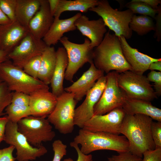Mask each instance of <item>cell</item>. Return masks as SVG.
<instances>
[{
	"label": "cell",
	"instance_id": "cell-1",
	"mask_svg": "<svg viewBox=\"0 0 161 161\" xmlns=\"http://www.w3.org/2000/svg\"><path fill=\"white\" fill-rule=\"evenodd\" d=\"M153 121L151 118L145 115L126 114L120 133L126 138L129 151L133 154L142 158L145 152L155 149L151 131Z\"/></svg>",
	"mask_w": 161,
	"mask_h": 161
},
{
	"label": "cell",
	"instance_id": "cell-2",
	"mask_svg": "<svg viewBox=\"0 0 161 161\" xmlns=\"http://www.w3.org/2000/svg\"><path fill=\"white\" fill-rule=\"evenodd\" d=\"M93 63L97 68L107 74L111 70L121 73L132 70L123 54L119 37L109 30L94 48Z\"/></svg>",
	"mask_w": 161,
	"mask_h": 161
},
{
	"label": "cell",
	"instance_id": "cell-3",
	"mask_svg": "<svg viewBox=\"0 0 161 161\" xmlns=\"http://www.w3.org/2000/svg\"><path fill=\"white\" fill-rule=\"evenodd\" d=\"M73 141L81 145V151L86 154L103 150L114 151L118 153L129 151V143L124 135L92 131L81 128Z\"/></svg>",
	"mask_w": 161,
	"mask_h": 161
},
{
	"label": "cell",
	"instance_id": "cell-4",
	"mask_svg": "<svg viewBox=\"0 0 161 161\" xmlns=\"http://www.w3.org/2000/svg\"><path fill=\"white\" fill-rule=\"evenodd\" d=\"M0 81L4 82L11 92H22L30 95L42 89L49 88L38 79L26 73L14 65L9 59L0 66Z\"/></svg>",
	"mask_w": 161,
	"mask_h": 161
},
{
	"label": "cell",
	"instance_id": "cell-5",
	"mask_svg": "<svg viewBox=\"0 0 161 161\" xmlns=\"http://www.w3.org/2000/svg\"><path fill=\"white\" fill-rule=\"evenodd\" d=\"M89 10L94 12L103 19L106 26L120 37L122 35L126 39L130 38L132 31L129 24L134 15L129 9L120 11L114 9L107 0H98L97 5Z\"/></svg>",
	"mask_w": 161,
	"mask_h": 161
},
{
	"label": "cell",
	"instance_id": "cell-6",
	"mask_svg": "<svg viewBox=\"0 0 161 161\" xmlns=\"http://www.w3.org/2000/svg\"><path fill=\"white\" fill-rule=\"evenodd\" d=\"M59 41L65 49L68 58L64 79L73 82L74 75L80 68L87 63H93L94 48L88 38H85L81 44L72 42L66 36H63Z\"/></svg>",
	"mask_w": 161,
	"mask_h": 161
},
{
	"label": "cell",
	"instance_id": "cell-7",
	"mask_svg": "<svg viewBox=\"0 0 161 161\" xmlns=\"http://www.w3.org/2000/svg\"><path fill=\"white\" fill-rule=\"evenodd\" d=\"M117 83L128 98L151 102L157 97L154 91L143 75L128 70L118 73Z\"/></svg>",
	"mask_w": 161,
	"mask_h": 161
},
{
	"label": "cell",
	"instance_id": "cell-8",
	"mask_svg": "<svg viewBox=\"0 0 161 161\" xmlns=\"http://www.w3.org/2000/svg\"><path fill=\"white\" fill-rule=\"evenodd\" d=\"M17 125L18 131L35 147L51 141L55 136L51 124L45 117L29 116L20 120Z\"/></svg>",
	"mask_w": 161,
	"mask_h": 161
},
{
	"label": "cell",
	"instance_id": "cell-9",
	"mask_svg": "<svg viewBox=\"0 0 161 161\" xmlns=\"http://www.w3.org/2000/svg\"><path fill=\"white\" fill-rule=\"evenodd\" d=\"M77 102L73 94L64 91L57 97L54 109L48 116L50 123L61 134H67L73 131Z\"/></svg>",
	"mask_w": 161,
	"mask_h": 161
},
{
	"label": "cell",
	"instance_id": "cell-10",
	"mask_svg": "<svg viewBox=\"0 0 161 161\" xmlns=\"http://www.w3.org/2000/svg\"><path fill=\"white\" fill-rule=\"evenodd\" d=\"M4 141L16 149V160L18 161L35 160L46 154L47 150L41 145L34 147L29 143L25 137L18 130L17 123L8 121L5 129Z\"/></svg>",
	"mask_w": 161,
	"mask_h": 161
},
{
	"label": "cell",
	"instance_id": "cell-11",
	"mask_svg": "<svg viewBox=\"0 0 161 161\" xmlns=\"http://www.w3.org/2000/svg\"><path fill=\"white\" fill-rule=\"evenodd\" d=\"M117 73L112 71L107 74L106 86L99 100L94 109V115L106 114L112 110L122 107L127 96L119 86Z\"/></svg>",
	"mask_w": 161,
	"mask_h": 161
},
{
	"label": "cell",
	"instance_id": "cell-12",
	"mask_svg": "<svg viewBox=\"0 0 161 161\" xmlns=\"http://www.w3.org/2000/svg\"><path fill=\"white\" fill-rule=\"evenodd\" d=\"M47 46L42 39L35 38L29 32L8 54V58L14 65L23 69L31 59L41 55Z\"/></svg>",
	"mask_w": 161,
	"mask_h": 161
},
{
	"label": "cell",
	"instance_id": "cell-13",
	"mask_svg": "<svg viewBox=\"0 0 161 161\" xmlns=\"http://www.w3.org/2000/svg\"><path fill=\"white\" fill-rule=\"evenodd\" d=\"M126 113L122 107L103 115H94L84 124L83 129L94 132L119 135Z\"/></svg>",
	"mask_w": 161,
	"mask_h": 161
},
{
	"label": "cell",
	"instance_id": "cell-14",
	"mask_svg": "<svg viewBox=\"0 0 161 161\" xmlns=\"http://www.w3.org/2000/svg\"><path fill=\"white\" fill-rule=\"evenodd\" d=\"M106 77L103 76L96 82L86 95L83 102L75 109L74 122L81 129L94 115V107L99 100L105 89Z\"/></svg>",
	"mask_w": 161,
	"mask_h": 161
},
{
	"label": "cell",
	"instance_id": "cell-15",
	"mask_svg": "<svg viewBox=\"0 0 161 161\" xmlns=\"http://www.w3.org/2000/svg\"><path fill=\"white\" fill-rule=\"evenodd\" d=\"M49 88L38 90L30 96L29 106L31 115L46 118L53 111L57 97L49 90Z\"/></svg>",
	"mask_w": 161,
	"mask_h": 161
},
{
	"label": "cell",
	"instance_id": "cell-16",
	"mask_svg": "<svg viewBox=\"0 0 161 161\" xmlns=\"http://www.w3.org/2000/svg\"><path fill=\"white\" fill-rule=\"evenodd\" d=\"M29 32L16 20L0 26V50L9 53Z\"/></svg>",
	"mask_w": 161,
	"mask_h": 161
},
{
	"label": "cell",
	"instance_id": "cell-17",
	"mask_svg": "<svg viewBox=\"0 0 161 161\" xmlns=\"http://www.w3.org/2000/svg\"><path fill=\"white\" fill-rule=\"evenodd\" d=\"M75 25L82 35L90 40L93 48L100 44L107 32L106 26L101 18L90 20L85 15H81L75 20Z\"/></svg>",
	"mask_w": 161,
	"mask_h": 161
},
{
	"label": "cell",
	"instance_id": "cell-18",
	"mask_svg": "<svg viewBox=\"0 0 161 161\" xmlns=\"http://www.w3.org/2000/svg\"><path fill=\"white\" fill-rule=\"evenodd\" d=\"M124 56L132 69L131 71L139 75H143L148 69L152 62L161 61V59L152 58L139 52L132 47L123 36L119 37Z\"/></svg>",
	"mask_w": 161,
	"mask_h": 161
},
{
	"label": "cell",
	"instance_id": "cell-19",
	"mask_svg": "<svg viewBox=\"0 0 161 161\" xmlns=\"http://www.w3.org/2000/svg\"><path fill=\"white\" fill-rule=\"evenodd\" d=\"M104 72L97 68L93 63L77 81L64 88V91L73 94L77 101L81 100L94 86L96 81L104 76Z\"/></svg>",
	"mask_w": 161,
	"mask_h": 161
},
{
	"label": "cell",
	"instance_id": "cell-20",
	"mask_svg": "<svg viewBox=\"0 0 161 161\" xmlns=\"http://www.w3.org/2000/svg\"><path fill=\"white\" fill-rule=\"evenodd\" d=\"M54 19L52 15L48 0H41L38 10L29 22V32L35 38L42 39L46 34Z\"/></svg>",
	"mask_w": 161,
	"mask_h": 161
},
{
	"label": "cell",
	"instance_id": "cell-21",
	"mask_svg": "<svg viewBox=\"0 0 161 161\" xmlns=\"http://www.w3.org/2000/svg\"><path fill=\"white\" fill-rule=\"evenodd\" d=\"M81 15L79 13L66 19L54 18L49 29L42 39L46 45L49 47L55 45L63 36L64 33L76 30L75 22Z\"/></svg>",
	"mask_w": 161,
	"mask_h": 161
},
{
	"label": "cell",
	"instance_id": "cell-22",
	"mask_svg": "<svg viewBox=\"0 0 161 161\" xmlns=\"http://www.w3.org/2000/svg\"><path fill=\"white\" fill-rule=\"evenodd\" d=\"M56 63L50 82L52 92L57 97L64 92L63 82L68 64L66 50L64 47H59L56 51Z\"/></svg>",
	"mask_w": 161,
	"mask_h": 161
},
{
	"label": "cell",
	"instance_id": "cell-23",
	"mask_svg": "<svg viewBox=\"0 0 161 161\" xmlns=\"http://www.w3.org/2000/svg\"><path fill=\"white\" fill-rule=\"evenodd\" d=\"M122 108L126 114H142L152 120L161 122V109L154 106L150 102L127 97Z\"/></svg>",
	"mask_w": 161,
	"mask_h": 161
},
{
	"label": "cell",
	"instance_id": "cell-24",
	"mask_svg": "<svg viewBox=\"0 0 161 161\" xmlns=\"http://www.w3.org/2000/svg\"><path fill=\"white\" fill-rule=\"evenodd\" d=\"M56 51L52 46H47L41 55L38 78L45 84H50L56 63Z\"/></svg>",
	"mask_w": 161,
	"mask_h": 161
},
{
	"label": "cell",
	"instance_id": "cell-25",
	"mask_svg": "<svg viewBox=\"0 0 161 161\" xmlns=\"http://www.w3.org/2000/svg\"><path fill=\"white\" fill-rule=\"evenodd\" d=\"M40 5L41 0H17L16 20L22 25L28 27Z\"/></svg>",
	"mask_w": 161,
	"mask_h": 161
},
{
	"label": "cell",
	"instance_id": "cell-26",
	"mask_svg": "<svg viewBox=\"0 0 161 161\" xmlns=\"http://www.w3.org/2000/svg\"><path fill=\"white\" fill-rule=\"evenodd\" d=\"M98 0H59L54 15L55 18H59L61 14L66 11H79L86 13L96 6Z\"/></svg>",
	"mask_w": 161,
	"mask_h": 161
},
{
	"label": "cell",
	"instance_id": "cell-27",
	"mask_svg": "<svg viewBox=\"0 0 161 161\" xmlns=\"http://www.w3.org/2000/svg\"><path fill=\"white\" fill-rule=\"evenodd\" d=\"M131 30L140 36L146 34L152 30L154 31L155 24L150 17L134 15L129 23Z\"/></svg>",
	"mask_w": 161,
	"mask_h": 161
},
{
	"label": "cell",
	"instance_id": "cell-28",
	"mask_svg": "<svg viewBox=\"0 0 161 161\" xmlns=\"http://www.w3.org/2000/svg\"><path fill=\"white\" fill-rule=\"evenodd\" d=\"M9 121L17 123L21 119L31 115L29 106L15 105L11 103L5 109Z\"/></svg>",
	"mask_w": 161,
	"mask_h": 161
},
{
	"label": "cell",
	"instance_id": "cell-29",
	"mask_svg": "<svg viewBox=\"0 0 161 161\" xmlns=\"http://www.w3.org/2000/svg\"><path fill=\"white\" fill-rule=\"evenodd\" d=\"M126 6L134 14L137 13L143 16H148L154 18L157 13L158 9L151 8L147 4L138 1L132 0L126 5Z\"/></svg>",
	"mask_w": 161,
	"mask_h": 161
},
{
	"label": "cell",
	"instance_id": "cell-30",
	"mask_svg": "<svg viewBox=\"0 0 161 161\" xmlns=\"http://www.w3.org/2000/svg\"><path fill=\"white\" fill-rule=\"evenodd\" d=\"M12 92L6 84L0 81V117L3 114V111L11 103Z\"/></svg>",
	"mask_w": 161,
	"mask_h": 161
},
{
	"label": "cell",
	"instance_id": "cell-31",
	"mask_svg": "<svg viewBox=\"0 0 161 161\" xmlns=\"http://www.w3.org/2000/svg\"><path fill=\"white\" fill-rule=\"evenodd\" d=\"M41 60V55L36 56L30 60L23 68L24 71L31 77L38 78Z\"/></svg>",
	"mask_w": 161,
	"mask_h": 161
},
{
	"label": "cell",
	"instance_id": "cell-32",
	"mask_svg": "<svg viewBox=\"0 0 161 161\" xmlns=\"http://www.w3.org/2000/svg\"><path fill=\"white\" fill-rule=\"evenodd\" d=\"M17 0H0V8L11 21L16 20Z\"/></svg>",
	"mask_w": 161,
	"mask_h": 161
},
{
	"label": "cell",
	"instance_id": "cell-33",
	"mask_svg": "<svg viewBox=\"0 0 161 161\" xmlns=\"http://www.w3.org/2000/svg\"><path fill=\"white\" fill-rule=\"evenodd\" d=\"M54 155L52 161H61L67 153V145L60 140L54 141L52 144Z\"/></svg>",
	"mask_w": 161,
	"mask_h": 161
},
{
	"label": "cell",
	"instance_id": "cell-34",
	"mask_svg": "<svg viewBox=\"0 0 161 161\" xmlns=\"http://www.w3.org/2000/svg\"><path fill=\"white\" fill-rule=\"evenodd\" d=\"M147 78L150 82H153L154 91L157 96L161 95V72L151 71L148 74Z\"/></svg>",
	"mask_w": 161,
	"mask_h": 161
},
{
	"label": "cell",
	"instance_id": "cell-35",
	"mask_svg": "<svg viewBox=\"0 0 161 161\" xmlns=\"http://www.w3.org/2000/svg\"><path fill=\"white\" fill-rule=\"evenodd\" d=\"M152 137L155 148H161V122H153L151 126Z\"/></svg>",
	"mask_w": 161,
	"mask_h": 161
},
{
	"label": "cell",
	"instance_id": "cell-36",
	"mask_svg": "<svg viewBox=\"0 0 161 161\" xmlns=\"http://www.w3.org/2000/svg\"><path fill=\"white\" fill-rule=\"evenodd\" d=\"M108 158V161H143L142 158L134 155L129 151L118 153Z\"/></svg>",
	"mask_w": 161,
	"mask_h": 161
},
{
	"label": "cell",
	"instance_id": "cell-37",
	"mask_svg": "<svg viewBox=\"0 0 161 161\" xmlns=\"http://www.w3.org/2000/svg\"><path fill=\"white\" fill-rule=\"evenodd\" d=\"M30 96L20 92H12L11 103L17 105L29 106Z\"/></svg>",
	"mask_w": 161,
	"mask_h": 161
},
{
	"label": "cell",
	"instance_id": "cell-38",
	"mask_svg": "<svg viewBox=\"0 0 161 161\" xmlns=\"http://www.w3.org/2000/svg\"><path fill=\"white\" fill-rule=\"evenodd\" d=\"M142 158L143 161H161V148L145 151Z\"/></svg>",
	"mask_w": 161,
	"mask_h": 161
},
{
	"label": "cell",
	"instance_id": "cell-39",
	"mask_svg": "<svg viewBox=\"0 0 161 161\" xmlns=\"http://www.w3.org/2000/svg\"><path fill=\"white\" fill-rule=\"evenodd\" d=\"M70 146L74 148L78 154L77 159L76 161H92V156L91 154H86L81 152L78 145L73 141L70 143ZM63 161H74L71 158L64 159Z\"/></svg>",
	"mask_w": 161,
	"mask_h": 161
},
{
	"label": "cell",
	"instance_id": "cell-40",
	"mask_svg": "<svg viewBox=\"0 0 161 161\" xmlns=\"http://www.w3.org/2000/svg\"><path fill=\"white\" fill-rule=\"evenodd\" d=\"M15 149L14 147L11 145L2 149H0V161H15L16 159L13 154Z\"/></svg>",
	"mask_w": 161,
	"mask_h": 161
},
{
	"label": "cell",
	"instance_id": "cell-41",
	"mask_svg": "<svg viewBox=\"0 0 161 161\" xmlns=\"http://www.w3.org/2000/svg\"><path fill=\"white\" fill-rule=\"evenodd\" d=\"M154 18L156 21L155 25V33L154 37L159 42L161 39V6H159L158 12Z\"/></svg>",
	"mask_w": 161,
	"mask_h": 161
},
{
	"label": "cell",
	"instance_id": "cell-42",
	"mask_svg": "<svg viewBox=\"0 0 161 161\" xmlns=\"http://www.w3.org/2000/svg\"><path fill=\"white\" fill-rule=\"evenodd\" d=\"M8 121L7 116L0 117V143L4 141L5 127Z\"/></svg>",
	"mask_w": 161,
	"mask_h": 161
},
{
	"label": "cell",
	"instance_id": "cell-43",
	"mask_svg": "<svg viewBox=\"0 0 161 161\" xmlns=\"http://www.w3.org/2000/svg\"><path fill=\"white\" fill-rule=\"evenodd\" d=\"M138 1L145 3L151 8L155 9H158L159 4H161V1L160 0H138Z\"/></svg>",
	"mask_w": 161,
	"mask_h": 161
},
{
	"label": "cell",
	"instance_id": "cell-44",
	"mask_svg": "<svg viewBox=\"0 0 161 161\" xmlns=\"http://www.w3.org/2000/svg\"><path fill=\"white\" fill-rule=\"evenodd\" d=\"M59 0H48L51 13L54 17Z\"/></svg>",
	"mask_w": 161,
	"mask_h": 161
},
{
	"label": "cell",
	"instance_id": "cell-45",
	"mask_svg": "<svg viewBox=\"0 0 161 161\" xmlns=\"http://www.w3.org/2000/svg\"><path fill=\"white\" fill-rule=\"evenodd\" d=\"M148 69L150 70L151 71L157 70L161 72V61L151 63L149 66Z\"/></svg>",
	"mask_w": 161,
	"mask_h": 161
},
{
	"label": "cell",
	"instance_id": "cell-46",
	"mask_svg": "<svg viewBox=\"0 0 161 161\" xmlns=\"http://www.w3.org/2000/svg\"><path fill=\"white\" fill-rule=\"evenodd\" d=\"M11 22L0 8V26L9 23Z\"/></svg>",
	"mask_w": 161,
	"mask_h": 161
},
{
	"label": "cell",
	"instance_id": "cell-47",
	"mask_svg": "<svg viewBox=\"0 0 161 161\" xmlns=\"http://www.w3.org/2000/svg\"><path fill=\"white\" fill-rule=\"evenodd\" d=\"M7 56V53L0 50V66L2 63L8 59Z\"/></svg>",
	"mask_w": 161,
	"mask_h": 161
}]
</instances>
